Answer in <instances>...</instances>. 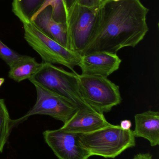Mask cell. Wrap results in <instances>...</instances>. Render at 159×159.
Masks as SVG:
<instances>
[{"label":"cell","mask_w":159,"mask_h":159,"mask_svg":"<svg viewBox=\"0 0 159 159\" xmlns=\"http://www.w3.org/2000/svg\"><path fill=\"white\" fill-rule=\"evenodd\" d=\"M132 126V124L131 121L129 120H122L120 122V125H119L122 129L125 130L131 129Z\"/></svg>","instance_id":"cell-19"},{"label":"cell","mask_w":159,"mask_h":159,"mask_svg":"<svg viewBox=\"0 0 159 159\" xmlns=\"http://www.w3.org/2000/svg\"><path fill=\"white\" fill-rule=\"evenodd\" d=\"M135 137H142L149 141L150 145L159 144V112L149 110L134 116Z\"/></svg>","instance_id":"cell-12"},{"label":"cell","mask_w":159,"mask_h":159,"mask_svg":"<svg viewBox=\"0 0 159 159\" xmlns=\"http://www.w3.org/2000/svg\"><path fill=\"white\" fill-rule=\"evenodd\" d=\"M98 8L76 3L68 12V48L81 55L92 38Z\"/></svg>","instance_id":"cell-6"},{"label":"cell","mask_w":159,"mask_h":159,"mask_svg":"<svg viewBox=\"0 0 159 159\" xmlns=\"http://www.w3.org/2000/svg\"><path fill=\"white\" fill-rule=\"evenodd\" d=\"M148 11L141 0H103L92 38L81 56L100 51L117 54L124 48L135 47L148 31Z\"/></svg>","instance_id":"cell-1"},{"label":"cell","mask_w":159,"mask_h":159,"mask_svg":"<svg viewBox=\"0 0 159 159\" xmlns=\"http://www.w3.org/2000/svg\"><path fill=\"white\" fill-rule=\"evenodd\" d=\"M31 22L44 34L68 48L67 24L53 19L51 7H47L35 15Z\"/></svg>","instance_id":"cell-11"},{"label":"cell","mask_w":159,"mask_h":159,"mask_svg":"<svg viewBox=\"0 0 159 159\" xmlns=\"http://www.w3.org/2000/svg\"><path fill=\"white\" fill-rule=\"evenodd\" d=\"M79 134L60 129L46 130V143L59 159H89L91 156L79 142Z\"/></svg>","instance_id":"cell-8"},{"label":"cell","mask_w":159,"mask_h":159,"mask_svg":"<svg viewBox=\"0 0 159 159\" xmlns=\"http://www.w3.org/2000/svg\"><path fill=\"white\" fill-rule=\"evenodd\" d=\"M21 56L22 55L9 48L0 40V58L9 67L16 62Z\"/></svg>","instance_id":"cell-17"},{"label":"cell","mask_w":159,"mask_h":159,"mask_svg":"<svg viewBox=\"0 0 159 159\" xmlns=\"http://www.w3.org/2000/svg\"><path fill=\"white\" fill-rule=\"evenodd\" d=\"M48 6L51 7L52 17L56 21L66 23L68 13L63 0H45L42 7L35 15Z\"/></svg>","instance_id":"cell-16"},{"label":"cell","mask_w":159,"mask_h":159,"mask_svg":"<svg viewBox=\"0 0 159 159\" xmlns=\"http://www.w3.org/2000/svg\"><path fill=\"white\" fill-rule=\"evenodd\" d=\"M40 64L34 58L22 55L16 62L9 67L8 77L18 82L29 80L37 71Z\"/></svg>","instance_id":"cell-13"},{"label":"cell","mask_w":159,"mask_h":159,"mask_svg":"<svg viewBox=\"0 0 159 159\" xmlns=\"http://www.w3.org/2000/svg\"><path fill=\"white\" fill-rule=\"evenodd\" d=\"M103 0H77V3L89 8H99Z\"/></svg>","instance_id":"cell-18"},{"label":"cell","mask_w":159,"mask_h":159,"mask_svg":"<svg viewBox=\"0 0 159 159\" xmlns=\"http://www.w3.org/2000/svg\"><path fill=\"white\" fill-rule=\"evenodd\" d=\"M77 75L76 72H70L54 64L43 62L29 80L34 85H38L65 98L77 109L95 111L83 99Z\"/></svg>","instance_id":"cell-2"},{"label":"cell","mask_w":159,"mask_h":159,"mask_svg":"<svg viewBox=\"0 0 159 159\" xmlns=\"http://www.w3.org/2000/svg\"><path fill=\"white\" fill-rule=\"evenodd\" d=\"M65 8L68 13V11L76 3L77 0H63Z\"/></svg>","instance_id":"cell-21"},{"label":"cell","mask_w":159,"mask_h":159,"mask_svg":"<svg viewBox=\"0 0 159 159\" xmlns=\"http://www.w3.org/2000/svg\"><path fill=\"white\" fill-rule=\"evenodd\" d=\"M152 155L149 153H139L132 159H152Z\"/></svg>","instance_id":"cell-20"},{"label":"cell","mask_w":159,"mask_h":159,"mask_svg":"<svg viewBox=\"0 0 159 159\" xmlns=\"http://www.w3.org/2000/svg\"><path fill=\"white\" fill-rule=\"evenodd\" d=\"M11 119L4 99H0V152H2L11 132Z\"/></svg>","instance_id":"cell-15"},{"label":"cell","mask_w":159,"mask_h":159,"mask_svg":"<svg viewBox=\"0 0 159 159\" xmlns=\"http://www.w3.org/2000/svg\"><path fill=\"white\" fill-rule=\"evenodd\" d=\"M77 76L83 99L93 110L108 113L121 103L119 87L107 77L78 74Z\"/></svg>","instance_id":"cell-4"},{"label":"cell","mask_w":159,"mask_h":159,"mask_svg":"<svg viewBox=\"0 0 159 159\" xmlns=\"http://www.w3.org/2000/svg\"><path fill=\"white\" fill-rule=\"evenodd\" d=\"M34 86L37 93L35 104L23 116L16 120H11V129L31 116L35 115L50 116L64 124L77 110L74 106L63 97L38 85Z\"/></svg>","instance_id":"cell-7"},{"label":"cell","mask_w":159,"mask_h":159,"mask_svg":"<svg viewBox=\"0 0 159 159\" xmlns=\"http://www.w3.org/2000/svg\"><path fill=\"white\" fill-rule=\"evenodd\" d=\"M110 124L104 114L89 109H79L60 129L67 132L81 134L97 130Z\"/></svg>","instance_id":"cell-10"},{"label":"cell","mask_w":159,"mask_h":159,"mask_svg":"<svg viewBox=\"0 0 159 159\" xmlns=\"http://www.w3.org/2000/svg\"><path fill=\"white\" fill-rule=\"evenodd\" d=\"M121 61L117 54L94 52L81 56L79 67L81 75L107 77L119 69Z\"/></svg>","instance_id":"cell-9"},{"label":"cell","mask_w":159,"mask_h":159,"mask_svg":"<svg viewBox=\"0 0 159 159\" xmlns=\"http://www.w3.org/2000/svg\"><path fill=\"white\" fill-rule=\"evenodd\" d=\"M113 1H115V2H116V1H119V0H113Z\"/></svg>","instance_id":"cell-23"},{"label":"cell","mask_w":159,"mask_h":159,"mask_svg":"<svg viewBox=\"0 0 159 159\" xmlns=\"http://www.w3.org/2000/svg\"><path fill=\"white\" fill-rule=\"evenodd\" d=\"M5 79L3 78H0V87L2 85L3 83L4 82Z\"/></svg>","instance_id":"cell-22"},{"label":"cell","mask_w":159,"mask_h":159,"mask_svg":"<svg viewBox=\"0 0 159 159\" xmlns=\"http://www.w3.org/2000/svg\"><path fill=\"white\" fill-rule=\"evenodd\" d=\"M81 145L91 156L115 158L136 145L131 129H122L119 125L109 126L88 133L79 134Z\"/></svg>","instance_id":"cell-3"},{"label":"cell","mask_w":159,"mask_h":159,"mask_svg":"<svg viewBox=\"0 0 159 159\" xmlns=\"http://www.w3.org/2000/svg\"><path fill=\"white\" fill-rule=\"evenodd\" d=\"M45 0H13L12 11L23 24L30 23Z\"/></svg>","instance_id":"cell-14"},{"label":"cell","mask_w":159,"mask_h":159,"mask_svg":"<svg viewBox=\"0 0 159 159\" xmlns=\"http://www.w3.org/2000/svg\"><path fill=\"white\" fill-rule=\"evenodd\" d=\"M24 37L29 45L41 57L43 62L60 64L76 72L81 55L64 47L44 34L31 22L23 24Z\"/></svg>","instance_id":"cell-5"}]
</instances>
